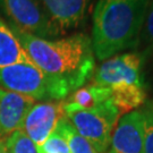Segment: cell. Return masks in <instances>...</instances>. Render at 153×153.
<instances>
[{
	"instance_id": "4",
	"label": "cell",
	"mask_w": 153,
	"mask_h": 153,
	"mask_svg": "<svg viewBox=\"0 0 153 153\" xmlns=\"http://www.w3.org/2000/svg\"><path fill=\"white\" fill-rule=\"evenodd\" d=\"M0 86L34 101L57 100L49 77L34 64L21 62L0 68Z\"/></svg>"
},
{
	"instance_id": "13",
	"label": "cell",
	"mask_w": 153,
	"mask_h": 153,
	"mask_svg": "<svg viewBox=\"0 0 153 153\" xmlns=\"http://www.w3.org/2000/svg\"><path fill=\"white\" fill-rule=\"evenodd\" d=\"M57 127L65 136L71 153H98L84 137L77 133L74 126L65 116L59 120Z\"/></svg>"
},
{
	"instance_id": "1",
	"label": "cell",
	"mask_w": 153,
	"mask_h": 153,
	"mask_svg": "<svg viewBox=\"0 0 153 153\" xmlns=\"http://www.w3.org/2000/svg\"><path fill=\"white\" fill-rule=\"evenodd\" d=\"M10 28L31 61L49 77L57 101L68 98L92 79L95 56L88 35L74 34L58 40H45L23 32L13 24Z\"/></svg>"
},
{
	"instance_id": "8",
	"label": "cell",
	"mask_w": 153,
	"mask_h": 153,
	"mask_svg": "<svg viewBox=\"0 0 153 153\" xmlns=\"http://www.w3.org/2000/svg\"><path fill=\"white\" fill-rule=\"evenodd\" d=\"M59 34L81 27L88 18L92 0H38Z\"/></svg>"
},
{
	"instance_id": "15",
	"label": "cell",
	"mask_w": 153,
	"mask_h": 153,
	"mask_svg": "<svg viewBox=\"0 0 153 153\" xmlns=\"http://www.w3.org/2000/svg\"><path fill=\"white\" fill-rule=\"evenodd\" d=\"M140 111L143 121L144 152L153 153V100H146Z\"/></svg>"
},
{
	"instance_id": "11",
	"label": "cell",
	"mask_w": 153,
	"mask_h": 153,
	"mask_svg": "<svg viewBox=\"0 0 153 153\" xmlns=\"http://www.w3.org/2000/svg\"><path fill=\"white\" fill-rule=\"evenodd\" d=\"M21 62L33 64L10 26L0 18V68Z\"/></svg>"
},
{
	"instance_id": "2",
	"label": "cell",
	"mask_w": 153,
	"mask_h": 153,
	"mask_svg": "<svg viewBox=\"0 0 153 153\" xmlns=\"http://www.w3.org/2000/svg\"><path fill=\"white\" fill-rule=\"evenodd\" d=\"M149 4L150 0H98L91 42L99 60L137 47Z\"/></svg>"
},
{
	"instance_id": "19",
	"label": "cell",
	"mask_w": 153,
	"mask_h": 153,
	"mask_svg": "<svg viewBox=\"0 0 153 153\" xmlns=\"http://www.w3.org/2000/svg\"><path fill=\"white\" fill-rule=\"evenodd\" d=\"M38 151H39V150H38ZM39 153H41V152H39Z\"/></svg>"
},
{
	"instance_id": "10",
	"label": "cell",
	"mask_w": 153,
	"mask_h": 153,
	"mask_svg": "<svg viewBox=\"0 0 153 153\" xmlns=\"http://www.w3.org/2000/svg\"><path fill=\"white\" fill-rule=\"evenodd\" d=\"M34 104L33 99L0 88V137L19 131Z\"/></svg>"
},
{
	"instance_id": "3",
	"label": "cell",
	"mask_w": 153,
	"mask_h": 153,
	"mask_svg": "<svg viewBox=\"0 0 153 153\" xmlns=\"http://www.w3.org/2000/svg\"><path fill=\"white\" fill-rule=\"evenodd\" d=\"M62 108L66 118L97 152L108 151L115 126L120 116L111 99L93 109H82L67 101L64 102Z\"/></svg>"
},
{
	"instance_id": "6",
	"label": "cell",
	"mask_w": 153,
	"mask_h": 153,
	"mask_svg": "<svg viewBox=\"0 0 153 153\" xmlns=\"http://www.w3.org/2000/svg\"><path fill=\"white\" fill-rule=\"evenodd\" d=\"M144 57L138 52H124L111 57L94 71L92 84L112 88L116 85H144L142 66Z\"/></svg>"
},
{
	"instance_id": "9",
	"label": "cell",
	"mask_w": 153,
	"mask_h": 153,
	"mask_svg": "<svg viewBox=\"0 0 153 153\" xmlns=\"http://www.w3.org/2000/svg\"><path fill=\"white\" fill-rule=\"evenodd\" d=\"M108 153H145L141 111L123 115L112 133Z\"/></svg>"
},
{
	"instance_id": "5",
	"label": "cell",
	"mask_w": 153,
	"mask_h": 153,
	"mask_svg": "<svg viewBox=\"0 0 153 153\" xmlns=\"http://www.w3.org/2000/svg\"><path fill=\"white\" fill-rule=\"evenodd\" d=\"M0 5L10 24L23 32L45 40L60 35L38 0H0Z\"/></svg>"
},
{
	"instance_id": "12",
	"label": "cell",
	"mask_w": 153,
	"mask_h": 153,
	"mask_svg": "<svg viewBox=\"0 0 153 153\" xmlns=\"http://www.w3.org/2000/svg\"><path fill=\"white\" fill-rule=\"evenodd\" d=\"M69 103L82 109H93L111 99V91L108 88L88 84L78 88L68 97Z\"/></svg>"
},
{
	"instance_id": "16",
	"label": "cell",
	"mask_w": 153,
	"mask_h": 153,
	"mask_svg": "<svg viewBox=\"0 0 153 153\" xmlns=\"http://www.w3.org/2000/svg\"><path fill=\"white\" fill-rule=\"evenodd\" d=\"M38 150L41 153H71L65 136L58 127H56L53 133L48 137L42 146L38 148Z\"/></svg>"
},
{
	"instance_id": "14",
	"label": "cell",
	"mask_w": 153,
	"mask_h": 153,
	"mask_svg": "<svg viewBox=\"0 0 153 153\" xmlns=\"http://www.w3.org/2000/svg\"><path fill=\"white\" fill-rule=\"evenodd\" d=\"M5 144L8 153H39L38 146L21 129L7 137Z\"/></svg>"
},
{
	"instance_id": "18",
	"label": "cell",
	"mask_w": 153,
	"mask_h": 153,
	"mask_svg": "<svg viewBox=\"0 0 153 153\" xmlns=\"http://www.w3.org/2000/svg\"><path fill=\"white\" fill-rule=\"evenodd\" d=\"M0 153H8L7 148H6L5 141H0Z\"/></svg>"
},
{
	"instance_id": "7",
	"label": "cell",
	"mask_w": 153,
	"mask_h": 153,
	"mask_svg": "<svg viewBox=\"0 0 153 153\" xmlns=\"http://www.w3.org/2000/svg\"><path fill=\"white\" fill-rule=\"evenodd\" d=\"M64 102H41L30 109L23 121L21 131L27 135L38 146H42L48 137L53 133L61 118L65 116Z\"/></svg>"
},
{
	"instance_id": "17",
	"label": "cell",
	"mask_w": 153,
	"mask_h": 153,
	"mask_svg": "<svg viewBox=\"0 0 153 153\" xmlns=\"http://www.w3.org/2000/svg\"><path fill=\"white\" fill-rule=\"evenodd\" d=\"M141 38L144 40L149 51L153 53V0L149 4L145 19L143 23Z\"/></svg>"
}]
</instances>
